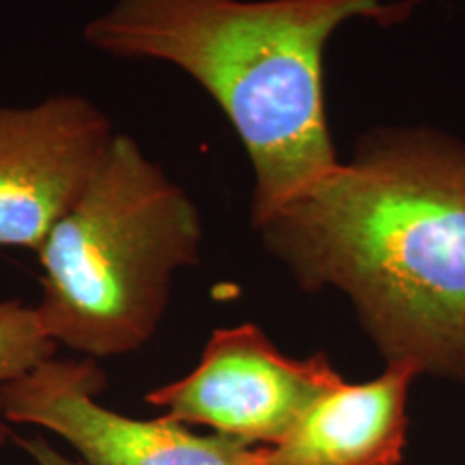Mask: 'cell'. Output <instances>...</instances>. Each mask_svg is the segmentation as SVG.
Returning <instances> with one entry per match:
<instances>
[{
	"instance_id": "5",
	"label": "cell",
	"mask_w": 465,
	"mask_h": 465,
	"mask_svg": "<svg viewBox=\"0 0 465 465\" xmlns=\"http://www.w3.org/2000/svg\"><path fill=\"white\" fill-rule=\"evenodd\" d=\"M106 377L93 358H50L3 388L7 422L48 429L89 465H272L267 446L201 435L160 416L138 420L95 401Z\"/></svg>"
},
{
	"instance_id": "8",
	"label": "cell",
	"mask_w": 465,
	"mask_h": 465,
	"mask_svg": "<svg viewBox=\"0 0 465 465\" xmlns=\"http://www.w3.org/2000/svg\"><path fill=\"white\" fill-rule=\"evenodd\" d=\"M56 349L58 345L44 328L37 306L17 300L0 302V392L11 381L54 358ZM7 435V418L0 401V446Z\"/></svg>"
},
{
	"instance_id": "2",
	"label": "cell",
	"mask_w": 465,
	"mask_h": 465,
	"mask_svg": "<svg viewBox=\"0 0 465 465\" xmlns=\"http://www.w3.org/2000/svg\"><path fill=\"white\" fill-rule=\"evenodd\" d=\"M416 0H114L84 42L160 61L223 108L254 171L252 226L339 166L323 104V52L356 17L394 25Z\"/></svg>"
},
{
	"instance_id": "9",
	"label": "cell",
	"mask_w": 465,
	"mask_h": 465,
	"mask_svg": "<svg viewBox=\"0 0 465 465\" xmlns=\"http://www.w3.org/2000/svg\"><path fill=\"white\" fill-rule=\"evenodd\" d=\"M20 449L26 452L28 457L33 459L37 465H89L84 461H75V459H69L58 452L56 449L45 441L44 438H15Z\"/></svg>"
},
{
	"instance_id": "6",
	"label": "cell",
	"mask_w": 465,
	"mask_h": 465,
	"mask_svg": "<svg viewBox=\"0 0 465 465\" xmlns=\"http://www.w3.org/2000/svg\"><path fill=\"white\" fill-rule=\"evenodd\" d=\"M114 132L84 95L0 106V250L39 252L89 183Z\"/></svg>"
},
{
	"instance_id": "4",
	"label": "cell",
	"mask_w": 465,
	"mask_h": 465,
	"mask_svg": "<svg viewBox=\"0 0 465 465\" xmlns=\"http://www.w3.org/2000/svg\"><path fill=\"white\" fill-rule=\"evenodd\" d=\"M342 381L323 353L291 358L259 325L242 323L216 330L188 375L144 399L174 422L209 427L248 446H276Z\"/></svg>"
},
{
	"instance_id": "1",
	"label": "cell",
	"mask_w": 465,
	"mask_h": 465,
	"mask_svg": "<svg viewBox=\"0 0 465 465\" xmlns=\"http://www.w3.org/2000/svg\"><path fill=\"white\" fill-rule=\"evenodd\" d=\"M306 291L336 287L388 364L465 381V147L429 130L366 136L259 223Z\"/></svg>"
},
{
	"instance_id": "7",
	"label": "cell",
	"mask_w": 465,
	"mask_h": 465,
	"mask_svg": "<svg viewBox=\"0 0 465 465\" xmlns=\"http://www.w3.org/2000/svg\"><path fill=\"white\" fill-rule=\"evenodd\" d=\"M418 371L388 364L375 380L342 381L300 418L272 465H399L407 435V392Z\"/></svg>"
},
{
	"instance_id": "3",
	"label": "cell",
	"mask_w": 465,
	"mask_h": 465,
	"mask_svg": "<svg viewBox=\"0 0 465 465\" xmlns=\"http://www.w3.org/2000/svg\"><path fill=\"white\" fill-rule=\"evenodd\" d=\"M203 224L183 188L130 134L114 132L95 173L39 248L37 312L56 345L113 358L151 341L173 278L199 263Z\"/></svg>"
}]
</instances>
